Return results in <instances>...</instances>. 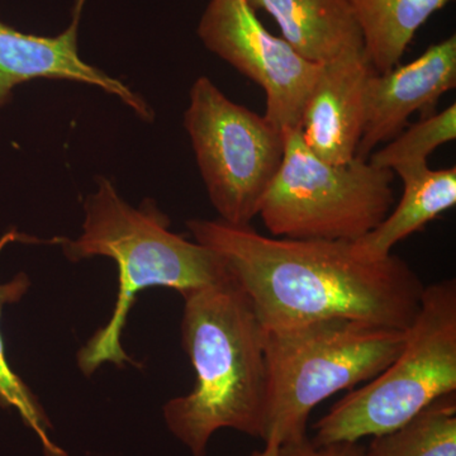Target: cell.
<instances>
[{"instance_id": "cell-1", "label": "cell", "mask_w": 456, "mask_h": 456, "mask_svg": "<svg viewBox=\"0 0 456 456\" xmlns=\"http://www.w3.org/2000/svg\"><path fill=\"white\" fill-rule=\"evenodd\" d=\"M187 227L220 255L263 329L344 318L406 331L421 307L425 285L395 255L369 260L354 242L266 236L222 220Z\"/></svg>"}, {"instance_id": "cell-2", "label": "cell", "mask_w": 456, "mask_h": 456, "mask_svg": "<svg viewBox=\"0 0 456 456\" xmlns=\"http://www.w3.org/2000/svg\"><path fill=\"white\" fill-rule=\"evenodd\" d=\"M182 342L196 382L163 408L165 424L193 456L232 428L264 441L266 364L263 327L232 277L183 296Z\"/></svg>"}, {"instance_id": "cell-3", "label": "cell", "mask_w": 456, "mask_h": 456, "mask_svg": "<svg viewBox=\"0 0 456 456\" xmlns=\"http://www.w3.org/2000/svg\"><path fill=\"white\" fill-rule=\"evenodd\" d=\"M82 235L55 239L73 263L93 256L112 259L118 268V296L112 316L77 353L80 370L90 377L106 362L123 368L136 364L122 346V334L137 296L149 288L164 287L185 296L220 283L230 273L220 255L169 230V218L155 203L134 208L117 193L110 180L84 203Z\"/></svg>"}, {"instance_id": "cell-4", "label": "cell", "mask_w": 456, "mask_h": 456, "mask_svg": "<svg viewBox=\"0 0 456 456\" xmlns=\"http://www.w3.org/2000/svg\"><path fill=\"white\" fill-rule=\"evenodd\" d=\"M407 330L331 318L263 329L265 436L281 445L307 437L308 419L325 399L367 383L397 358Z\"/></svg>"}, {"instance_id": "cell-5", "label": "cell", "mask_w": 456, "mask_h": 456, "mask_svg": "<svg viewBox=\"0 0 456 456\" xmlns=\"http://www.w3.org/2000/svg\"><path fill=\"white\" fill-rule=\"evenodd\" d=\"M456 392V281L425 287L406 342L382 373L353 389L320 421L312 444L358 443L391 434Z\"/></svg>"}, {"instance_id": "cell-6", "label": "cell", "mask_w": 456, "mask_h": 456, "mask_svg": "<svg viewBox=\"0 0 456 456\" xmlns=\"http://www.w3.org/2000/svg\"><path fill=\"white\" fill-rule=\"evenodd\" d=\"M392 170L355 158L326 163L308 149L301 131H284V152L259 213L270 236L355 242L395 204Z\"/></svg>"}, {"instance_id": "cell-7", "label": "cell", "mask_w": 456, "mask_h": 456, "mask_svg": "<svg viewBox=\"0 0 456 456\" xmlns=\"http://www.w3.org/2000/svg\"><path fill=\"white\" fill-rule=\"evenodd\" d=\"M189 99L184 126L209 200L220 220L251 224L281 167L284 131L231 101L209 77H198Z\"/></svg>"}, {"instance_id": "cell-8", "label": "cell", "mask_w": 456, "mask_h": 456, "mask_svg": "<svg viewBox=\"0 0 456 456\" xmlns=\"http://www.w3.org/2000/svg\"><path fill=\"white\" fill-rule=\"evenodd\" d=\"M197 32L207 50L264 90V117L273 126L281 131L299 128L321 65L269 32L248 0H211Z\"/></svg>"}, {"instance_id": "cell-9", "label": "cell", "mask_w": 456, "mask_h": 456, "mask_svg": "<svg viewBox=\"0 0 456 456\" xmlns=\"http://www.w3.org/2000/svg\"><path fill=\"white\" fill-rule=\"evenodd\" d=\"M455 86V35L431 45L408 64L371 74L365 86L364 126L356 158L368 160L380 143L406 128L413 113L432 110Z\"/></svg>"}, {"instance_id": "cell-10", "label": "cell", "mask_w": 456, "mask_h": 456, "mask_svg": "<svg viewBox=\"0 0 456 456\" xmlns=\"http://www.w3.org/2000/svg\"><path fill=\"white\" fill-rule=\"evenodd\" d=\"M86 2L75 0L70 26L55 37L28 35L0 20V107L11 101L20 84L45 77L99 86L121 99L141 118H154L143 98L79 56L77 33Z\"/></svg>"}, {"instance_id": "cell-11", "label": "cell", "mask_w": 456, "mask_h": 456, "mask_svg": "<svg viewBox=\"0 0 456 456\" xmlns=\"http://www.w3.org/2000/svg\"><path fill=\"white\" fill-rule=\"evenodd\" d=\"M373 73L365 53L321 65L299 131L308 149L326 163L347 164L356 158L364 126L365 86Z\"/></svg>"}, {"instance_id": "cell-12", "label": "cell", "mask_w": 456, "mask_h": 456, "mask_svg": "<svg viewBox=\"0 0 456 456\" xmlns=\"http://www.w3.org/2000/svg\"><path fill=\"white\" fill-rule=\"evenodd\" d=\"M274 20L281 37L316 65L365 53L364 37L347 0H248Z\"/></svg>"}, {"instance_id": "cell-13", "label": "cell", "mask_w": 456, "mask_h": 456, "mask_svg": "<svg viewBox=\"0 0 456 456\" xmlns=\"http://www.w3.org/2000/svg\"><path fill=\"white\" fill-rule=\"evenodd\" d=\"M403 182V194L392 212L373 231L354 242L360 256L382 260L402 240L456 204V169H430L428 164L402 167L393 171Z\"/></svg>"}, {"instance_id": "cell-14", "label": "cell", "mask_w": 456, "mask_h": 456, "mask_svg": "<svg viewBox=\"0 0 456 456\" xmlns=\"http://www.w3.org/2000/svg\"><path fill=\"white\" fill-rule=\"evenodd\" d=\"M364 37L375 73L401 61L417 31L452 0H347Z\"/></svg>"}, {"instance_id": "cell-15", "label": "cell", "mask_w": 456, "mask_h": 456, "mask_svg": "<svg viewBox=\"0 0 456 456\" xmlns=\"http://www.w3.org/2000/svg\"><path fill=\"white\" fill-rule=\"evenodd\" d=\"M22 240L32 241L31 237L20 235L16 230L9 231L0 239V254L11 242L22 241ZM29 287H31V281L25 273H20L8 283L0 284V321H2L5 305L20 302ZM0 407L17 411L27 428H31L40 440L45 456H70L51 439L50 430L53 425L44 407L41 406L31 389L9 365L2 330H0Z\"/></svg>"}, {"instance_id": "cell-16", "label": "cell", "mask_w": 456, "mask_h": 456, "mask_svg": "<svg viewBox=\"0 0 456 456\" xmlns=\"http://www.w3.org/2000/svg\"><path fill=\"white\" fill-rule=\"evenodd\" d=\"M367 456H456V395H444L408 424L375 436Z\"/></svg>"}, {"instance_id": "cell-17", "label": "cell", "mask_w": 456, "mask_h": 456, "mask_svg": "<svg viewBox=\"0 0 456 456\" xmlns=\"http://www.w3.org/2000/svg\"><path fill=\"white\" fill-rule=\"evenodd\" d=\"M456 139V104L408 126L382 149L373 151L368 161L378 169L395 171L402 167L428 164V156Z\"/></svg>"}, {"instance_id": "cell-18", "label": "cell", "mask_w": 456, "mask_h": 456, "mask_svg": "<svg viewBox=\"0 0 456 456\" xmlns=\"http://www.w3.org/2000/svg\"><path fill=\"white\" fill-rule=\"evenodd\" d=\"M279 456H367V449L358 443H335L316 446L307 436L281 445Z\"/></svg>"}, {"instance_id": "cell-19", "label": "cell", "mask_w": 456, "mask_h": 456, "mask_svg": "<svg viewBox=\"0 0 456 456\" xmlns=\"http://www.w3.org/2000/svg\"><path fill=\"white\" fill-rule=\"evenodd\" d=\"M281 444L277 440L269 439L265 441V448L260 452H254L251 456H279Z\"/></svg>"}]
</instances>
